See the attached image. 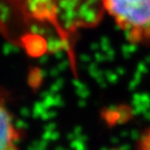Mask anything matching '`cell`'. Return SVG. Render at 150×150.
Listing matches in <instances>:
<instances>
[{"mask_svg": "<svg viewBox=\"0 0 150 150\" xmlns=\"http://www.w3.org/2000/svg\"><path fill=\"white\" fill-rule=\"evenodd\" d=\"M103 16L102 0H0V33L29 56L65 52L72 59L79 33Z\"/></svg>", "mask_w": 150, "mask_h": 150, "instance_id": "6da1fadb", "label": "cell"}, {"mask_svg": "<svg viewBox=\"0 0 150 150\" xmlns=\"http://www.w3.org/2000/svg\"><path fill=\"white\" fill-rule=\"evenodd\" d=\"M108 13L130 44L150 46V0H102Z\"/></svg>", "mask_w": 150, "mask_h": 150, "instance_id": "7a4b0ae2", "label": "cell"}, {"mask_svg": "<svg viewBox=\"0 0 150 150\" xmlns=\"http://www.w3.org/2000/svg\"><path fill=\"white\" fill-rule=\"evenodd\" d=\"M21 132L16 126L5 99L0 95V150H18Z\"/></svg>", "mask_w": 150, "mask_h": 150, "instance_id": "3957f363", "label": "cell"}, {"mask_svg": "<svg viewBox=\"0 0 150 150\" xmlns=\"http://www.w3.org/2000/svg\"><path fill=\"white\" fill-rule=\"evenodd\" d=\"M137 150H150V128H148L142 136Z\"/></svg>", "mask_w": 150, "mask_h": 150, "instance_id": "277c9868", "label": "cell"}]
</instances>
